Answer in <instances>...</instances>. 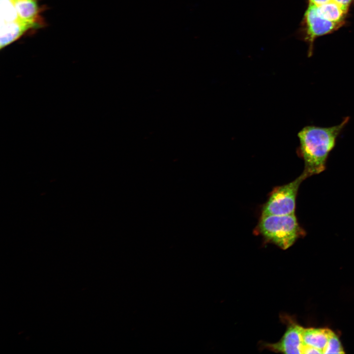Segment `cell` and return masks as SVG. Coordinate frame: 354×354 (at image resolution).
<instances>
[{"label": "cell", "mask_w": 354, "mask_h": 354, "mask_svg": "<svg viewBox=\"0 0 354 354\" xmlns=\"http://www.w3.org/2000/svg\"><path fill=\"white\" fill-rule=\"evenodd\" d=\"M302 354H322V352L320 350L310 346H303L302 348Z\"/></svg>", "instance_id": "cell-11"}, {"label": "cell", "mask_w": 354, "mask_h": 354, "mask_svg": "<svg viewBox=\"0 0 354 354\" xmlns=\"http://www.w3.org/2000/svg\"><path fill=\"white\" fill-rule=\"evenodd\" d=\"M303 327L291 323L287 328L281 339L275 343H266L264 347L274 352L290 354H302V333Z\"/></svg>", "instance_id": "cell-5"}, {"label": "cell", "mask_w": 354, "mask_h": 354, "mask_svg": "<svg viewBox=\"0 0 354 354\" xmlns=\"http://www.w3.org/2000/svg\"><path fill=\"white\" fill-rule=\"evenodd\" d=\"M29 28L17 22L0 23V49L15 41Z\"/></svg>", "instance_id": "cell-9"}, {"label": "cell", "mask_w": 354, "mask_h": 354, "mask_svg": "<svg viewBox=\"0 0 354 354\" xmlns=\"http://www.w3.org/2000/svg\"><path fill=\"white\" fill-rule=\"evenodd\" d=\"M345 352L337 336L330 330L326 345L323 354H344Z\"/></svg>", "instance_id": "cell-10"}, {"label": "cell", "mask_w": 354, "mask_h": 354, "mask_svg": "<svg viewBox=\"0 0 354 354\" xmlns=\"http://www.w3.org/2000/svg\"><path fill=\"white\" fill-rule=\"evenodd\" d=\"M330 331L328 328H304L302 333V347H312L320 350L323 354Z\"/></svg>", "instance_id": "cell-7"}, {"label": "cell", "mask_w": 354, "mask_h": 354, "mask_svg": "<svg viewBox=\"0 0 354 354\" xmlns=\"http://www.w3.org/2000/svg\"><path fill=\"white\" fill-rule=\"evenodd\" d=\"M344 23L332 22L319 16L315 7L309 5L303 20L302 31L304 39L309 44L308 56L313 52L315 39L320 36L330 33L342 27Z\"/></svg>", "instance_id": "cell-4"}, {"label": "cell", "mask_w": 354, "mask_h": 354, "mask_svg": "<svg viewBox=\"0 0 354 354\" xmlns=\"http://www.w3.org/2000/svg\"><path fill=\"white\" fill-rule=\"evenodd\" d=\"M349 120L347 117L339 124L331 127L307 125L298 133V153L304 161L303 171L308 177L325 169L328 155Z\"/></svg>", "instance_id": "cell-1"}, {"label": "cell", "mask_w": 354, "mask_h": 354, "mask_svg": "<svg viewBox=\"0 0 354 354\" xmlns=\"http://www.w3.org/2000/svg\"><path fill=\"white\" fill-rule=\"evenodd\" d=\"M331 1L332 0H309V5L318 6Z\"/></svg>", "instance_id": "cell-13"}, {"label": "cell", "mask_w": 354, "mask_h": 354, "mask_svg": "<svg viewBox=\"0 0 354 354\" xmlns=\"http://www.w3.org/2000/svg\"><path fill=\"white\" fill-rule=\"evenodd\" d=\"M16 11L17 22L30 27L37 26L38 6L36 0H10Z\"/></svg>", "instance_id": "cell-6"}, {"label": "cell", "mask_w": 354, "mask_h": 354, "mask_svg": "<svg viewBox=\"0 0 354 354\" xmlns=\"http://www.w3.org/2000/svg\"><path fill=\"white\" fill-rule=\"evenodd\" d=\"M307 177L308 175L303 171L293 181L273 188L262 208L261 215L295 213L299 187Z\"/></svg>", "instance_id": "cell-3"}, {"label": "cell", "mask_w": 354, "mask_h": 354, "mask_svg": "<svg viewBox=\"0 0 354 354\" xmlns=\"http://www.w3.org/2000/svg\"><path fill=\"white\" fill-rule=\"evenodd\" d=\"M255 232L283 250L291 247L303 233L295 213L261 215Z\"/></svg>", "instance_id": "cell-2"}, {"label": "cell", "mask_w": 354, "mask_h": 354, "mask_svg": "<svg viewBox=\"0 0 354 354\" xmlns=\"http://www.w3.org/2000/svg\"><path fill=\"white\" fill-rule=\"evenodd\" d=\"M315 7L319 16L324 19L337 23H344V20L348 12L333 1Z\"/></svg>", "instance_id": "cell-8"}, {"label": "cell", "mask_w": 354, "mask_h": 354, "mask_svg": "<svg viewBox=\"0 0 354 354\" xmlns=\"http://www.w3.org/2000/svg\"><path fill=\"white\" fill-rule=\"evenodd\" d=\"M346 11H348L349 8L353 0H332Z\"/></svg>", "instance_id": "cell-12"}]
</instances>
